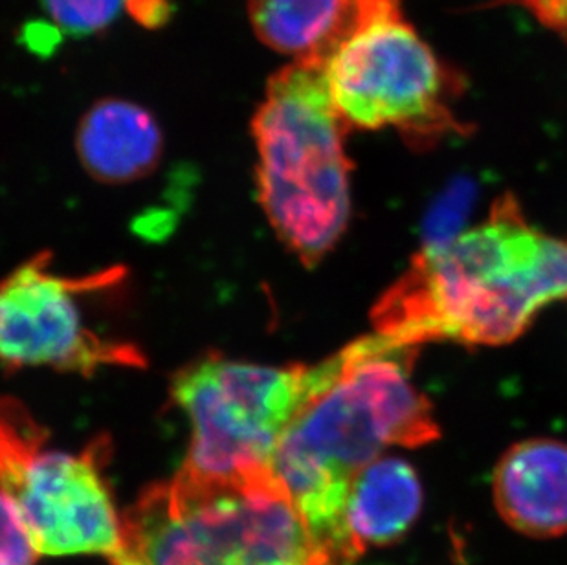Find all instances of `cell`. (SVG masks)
<instances>
[{"label":"cell","mask_w":567,"mask_h":565,"mask_svg":"<svg viewBox=\"0 0 567 565\" xmlns=\"http://www.w3.org/2000/svg\"><path fill=\"white\" fill-rule=\"evenodd\" d=\"M78 153L86 170L105 182L147 175L162 153L161 129L145 109L125 100H103L78 129Z\"/></svg>","instance_id":"obj_11"},{"label":"cell","mask_w":567,"mask_h":565,"mask_svg":"<svg viewBox=\"0 0 567 565\" xmlns=\"http://www.w3.org/2000/svg\"><path fill=\"white\" fill-rule=\"evenodd\" d=\"M113 565H334L272 469L208 477L183 469L122 517Z\"/></svg>","instance_id":"obj_3"},{"label":"cell","mask_w":567,"mask_h":565,"mask_svg":"<svg viewBox=\"0 0 567 565\" xmlns=\"http://www.w3.org/2000/svg\"><path fill=\"white\" fill-rule=\"evenodd\" d=\"M567 299V239L525 220L513 197L449 245L423 248L373 310L377 335L417 347L502 346L547 305Z\"/></svg>","instance_id":"obj_2"},{"label":"cell","mask_w":567,"mask_h":565,"mask_svg":"<svg viewBox=\"0 0 567 565\" xmlns=\"http://www.w3.org/2000/svg\"><path fill=\"white\" fill-rule=\"evenodd\" d=\"M342 0H248L254 32L268 49L306 59L337 27Z\"/></svg>","instance_id":"obj_12"},{"label":"cell","mask_w":567,"mask_h":565,"mask_svg":"<svg viewBox=\"0 0 567 565\" xmlns=\"http://www.w3.org/2000/svg\"><path fill=\"white\" fill-rule=\"evenodd\" d=\"M421 508L423 485L412 464L399 458H379L368 464L354 477L343 505V551L348 562L370 547L401 538Z\"/></svg>","instance_id":"obj_10"},{"label":"cell","mask_w":567,"mask_h":565,"mask_svg":"<svg viewBox=\"0 0 567 565\" xmlns=\"http://www.w3.org/2000/svg\"><path fill=\"white\" fill-rule=\"evenodd\" d=\"M401 6L402 0H342V10H340L337 27L332 30L331 35L327 38L323 47L315 55L306 59H311L315 63H323L327 55L331 54V50L346 35L353 32L354 28L362 27L364 22L373 21L379 17L401 13Z\"/></svg>","instance_id":"obj_15"},{"label":"cell","mask_w":567,"mask_h":565,"mask_svg":"<svg viewBox=\"0 0 567 565\" xmlns=\"http://www.w3.org/2000/svg\"><path fill=\"white\" fill-rule=\"evenodd\" d=\"M494 500L519 533L551 538L567 533V444L529 439L499 459Z\"/></svg>","instance_id":"obj_9"},{"label":"cell","mask_w":567,"mask_h":565,"mask_svg":"<svg viewBox=\"0 0 567 565\" xmlns=\"http://www.w3.org/2000/svg\"><path fill=\"white\" fill-rule=\"evenodd\" d=\"M309 368H262L206 358L178 374L173 393L192 422L184 469L237 477L272 469L279 439L306 404Z\"/></svg>","instance_id":"obj_7"},{"label":"cell","mask_w":567,"mask_h":565,"mask_svg":"<svg viewBox=\"0 0 567 565\" xmlns=\"http://www.w3.org/2000/svg\"><path fill=\"white\" fill-rule=\"evenodd\" d=\"M417 347L368 337L311 369L306 404L279 439L272 470L334 565H348L342 514L354 477L388 446L440 438L412 380Z\"/></svg>","instance_id":"obj_1"},{"label":"cell","mask_w":567,"mask_h":565,"mask_svg":"<svg viewBox=\"0 0 567 565\" xmlns=\"http://www.w3.org/2000/svg\"><path fill=\"white\" fill-rule=\"evenodd\" d=\"M471 189L468 186H454L443 198H441L437 208L430 214L426 223V243L424 248H441L449 245L457 235L463 234L461 223L465 219L468 212V201H471Z\"/></svg>","instance_id":"obj_16"},{"label":"cell","mask_w":567,"mask_h":565,"mask_svg":"<svg viewBox=\"0 0 567 565\" xmlns=\"http://www.w3.org/2000/svg\"><path fill=\"white\" fill-rule=\"evenodd\" d=\"M122 281V270L64 278L39 256L0 281V363L50 366L92 373L102 368H142L144 355L102 335L89 304Z\"/></svg>","instance_id":"obj_8"},{"label":"cell","mask_w":567,"mask_h":565,"mask_svg":"<svg viewBox=\"0 0 567 565\" xmlns=\"http://www.w3.org/2000/svg\"><path fill=\"white\" fill-rule=\"evenodd\" d=\"M338 113L359 129H399L412 142L457 125L454 78L401 13L354 28L321 63Z\"/></svg>","instance_id":"obj_6"},{"label":"cell","mask_w":567,"mask_h":565,"mask_svg":"<svg viewBox=\"0 0 567 565\" xmlns=\"http://www.w3.org/2000/svg\"><path fill=\"white\" fill-rule=\"evenodd\" d=\"M107 444L81 453L52 449L16 400L0 399V491L16 503L44 555H113L122 520L103 480Z\"/></svg>","instance_id":"obj_5"},{"label":"cell","mask_w":567,"mask_h":565,"mask_svg":"<svg viewBox=\"0 0 567 565\" xmlns=\"http://www.w3.org/2000/svg\"><path fill=\"white\" fill-rule=\"evenodd\" d=\"M39 551L16 503L0 491V565H33Z\"/></svg>","instance_id":"obj_14"},{"label":"cell","mask_w":567,"mask_h":565,"mask_svg":"<svg viewBox=\"0 0 567 565\" xmlns=\"http://www.w3.org/2000/svg\"><path fill=\"white\" fill-rule=\"evenodd\" d=\"M348 123L326 70L307 59L274 75L254 117L262 208L279 237L312 267L332 250L351 215Z\"/></svg>","instance_id":"obj_4"},{"label":"cell","mask_w":567,"mask_h":565,"mask_svg":"<svg viewBox=\"0 0 567 565\" xmlns=\"http://www.w3.org/2000/svg\"><path fill=\"white\" fill-rule=\"evenodd\" d=\"M43 4L60 32L86 38L107 30L133 0H43Z\"/></svg>","instance_id":"obj_13"}]
</instances>
